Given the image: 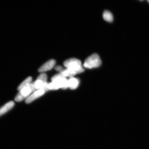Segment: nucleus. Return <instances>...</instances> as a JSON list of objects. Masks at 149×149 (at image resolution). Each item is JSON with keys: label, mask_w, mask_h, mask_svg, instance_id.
Here are the masks:
<instances>
[{"label": "nucleus", "mask_w": 149, "mask_h": 149, "mask_svg": "<svg viewBox=\"0 0 149 149\" xmlns=\"http://www.w3.org/2000/svg\"><path fill=\"white\" fill-rule=\"evenodd\" d=\"M68 88V80L66 78H61L54 80L51 83L48 84L43 89L47 92L50 90H57L61 88L65 89Z\"/></svg>", "instance_id": "obj_1"}, {"label": "nucleus", "mask_w": 149, "mask_h": 149, "mask_svg": "<svg viewBox=\"0 0 149 149\" xmlns=\"http://www.w3.org/2000/svg\"><path fill=\"white\" fill-rule=\"evenodd\" d=\"M101 64L102 61L99 56L97 54H94L86 59L84 66L85 68L92 69L98 68Z\"/></svg>", "instance_id": "obj_2"}, {"label": "nucleus", "mask_w": 149, "mask_h": 149, "mask_svg": "<svg viewBox=\"0 0 149 149\" xmlns=\"http://www.w3.org/2000/svg\"><path fill=\"white\" fill-rule=\"evenodd\" d=\"M35 90L36 89L35 88L34 83H31L29 86L19 91L15 98V100L16 102H21L25 99L29 97V95Z\"/></svg>", "instance_id": "obj_3"}, {"label": "nucleus", "mask_w": 149, "mask_h": 149, "mask_svg": "<svg viewBox=\"0 0 149 149\" xmlns=\"http://www.w3.org/2000/svg\"><path fill=\"white\" fill-rule=\"evenodd\" d=\"M47 76L45 73H42L39 76L36 81L34 82V85L35 89H41L49 83L47 82Z\"/></svg>", "instance_id": "obj_4"}, {"label": "nucleus", "mask_w": 149, "mask_h": 149, "mask_svg": "<svg viewBox=\"0 0 149 149\" xmlns=\"http://www.w3.org/2000/svg\"><path fill=\"white\" fill-rule=\"evenodd\" d=\"M46 92L44 89L41 88L38 89L37 91L33 93V94L31 95L29 97L26 99V103L29 104L32 102L36 99L40 97L42 95Z\"/></svg>", "instance_id": "obj_5"}, {"label": "nucleus", "mask_w": 149, "mask_h": 149, "mask_svg": "<svg viewBox=\"0 0 149 149\" xmlns=\"http://www.w3.org/2000/svg\"><path fill=\"white\" fill-rule=\"evenodd\" d=\"M56 64V61L54 59H51L45 63L39 68L38 71L40 72H44L52 69Z\"/></svg>", "instance_id": "obj_6"}, {"label": "nucleus", "mask_w": 149, "mask_h": 149, "mask_svg": "<svg viewBox=\"0 0 149 149\" xmlns=\"http://www.w3.org/2000/svg\"><path fill=\"white\" fill-rule=\"evenodd\" d=\"M64 66L66 68H72L78 65H81V61L76 58H71L65 61L64 63Z\"/></svg>", "instance_id": "obj_7"}, {"label": "nucleus", "mask_w": 149, "mask_h": 149, "mask_svg": "<svg viewBox=\"0 0 149 149\" xmlns=\"http://www.w3.org/2000/svg\"><path fill=\"white\" fill-rule=\"evenodd\" d=\"M14 102L10 101L0 108V116L10 110L14 107Z\"/></svg>", "instance_id": "obj_8"}, {"label": "nucleus", "mask_w": 149, "mask_h": 149, "mask_svg": "<svg viewBox=\"0 0 149 149\" xmlns=\"http://www.w3.org/2000/svg\"><path fill=\"white\" fill-rule=\"evenodd\" d=\"M79 83V80L76 78L72 77L70 78L68 80V86L71 89H74L77 88Z\"/></svg>", "instance_id": "obj_9"}, {"label": "nucleus", "mask_w": 149, "mask_h": 149, "mask_svg": "<svg viewBox=\"0 0 149 149\" xmlns=\"http://www.w3.org/2000/svg\"><path fill=\"white\" fill-rule=\"evenodd\" d=\"M32 78L31 77H28L23 82H22L18 88V90L20 91L22 89L26 87L31 84V81H32Z\"/></svg>", "instance_id": "obj_10"}, {"label": "nucleus", "mask_w": 149, "mask_h": 149, "mask_svg": "<svg viewBox=\"0 0 149 149\" xmlns=\"http://www.w3.org/2000/svg\"><path fill=\"white\" fill-rule=\"evenodd\" d=\"M103 17L105 21L111 22L113 21V16L111 13L108 10H105L103 13Z\"/></svg>", "instance_id": "obj_11"}, {"label": "nucleus", "mask_w": 149, "mask_h": 149, "mask_svg": "<svg viewBox=\"0 0 149 149\" xmlns=\"http://www.w3.org/2000/svg\"><path fill=\"white\" fill-rule=\"evenodd\" d=\"M55 70L57 71L61 72L64 70V68L63 67L61 66H57L55 67Z\"/></svg>", "instance_id": "obj_12"}, {"label": "nucleus", "mask_w": 149, "mask_h": 149, "mask_svg": "<svg viewBox=\"0 0 149 149\" xmlns=\"http://www.w3.org/2000/svg\"><path fill=\"white\" fill-rule=\"evenodd\" d=\"M148 1V2L149 3V1Z\"/></svg>", "instance_id": "obj_13"}]
</instances>
